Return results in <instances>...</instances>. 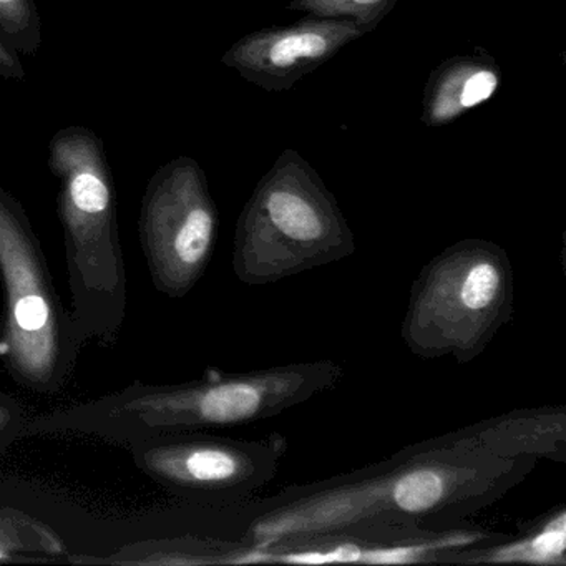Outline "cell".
Instances as JSON below:
<instances>
[{
	"label": "cell",
	"instance_id": "obj_1",
	"mask_svg": "<svg viewBox=\"0 0 566 566\" xmlns=\"http://www.w3.org/2000/svg\"><path fill=\"white\" fill-rule=\"evenodd\" d=\"M536 460L475 450H397L329 479L286 485L241 505L244 542L370 528H450L502 502Z\"/></svg>",
	"mask_w": 566,
	"mask_h": 566
},
{
	"label": "cell",
	"instance_id": "obj_2",
	"mask_svg": "<svg viewBox=\"0 0 566 566\" xmlns=\"http://www.w3.org/2000/svg\"><path fill=\"white\" fill-rule=\"evenodd\" d=\"M356 250L334 195L296 150L286 148L238 218L233 270L248 286H270L347 260Z\"/></svg>",
	"mask_w": 566,
	"mask_h": 566
},
{
	"label": "cell",
	"instance_id": "obj_3",
	"mask_svg": "<svg viewBox=\"0 0 566 566\" xmlns=\"http://www.w3.org/2000/svg\"><path fill=\"white\" fill-rule=\"evenodd\" d=\"M515 314V274L505 248L467 238L433 256L413 280L400 324L403 346L423 360L472 363Z\"/></svg>",
	"mask_w": 566,
	"mask_h": 566
},
{
	"label": "cell",
	"instance_id": "obj_4",
	"mask_svg": "<svg viewBox=\"0 0 566 566\" xmlns=\"http://www.w3.org/2000/svg\"><path fill=\"white\" fill-rule=\"evenodd\" d=\"M505 535L465 523L450 528H370L248 543L234 565H439L450 549Z\"/></svg>",
	"mask_w": 566,
	"mask_h": 566
},
{
	"label": "cell",
	"instance_id": "obj_5",
	"mask_svg": "<svg viewBox=\"0 0 566 566\" xmlns=\"http://www.w3.org/2000/svg\"><path fill=\"white\" fill-rule=\"evenodd\" d=\"M144 224L170 260L178 290H188L210 260L218 211L197 160L180 157L155 174L144 205Z\"/></svg>",
	"mask_w": 566,
	"mask_h": 566
},
{
	"label": "cell",
	"instance_id": "obj_6",
	"mask_svg": "<svg viewBox=\"0 0 566 566\" xmlns=\"http://www.w3.org/2000/svg\"><path fill=\"white\" fill-rule=\"evenodd\" d=\"M366 32L349 21L306 18L287 28L251 32L234 42L221 62L244 81L277 94L323 67Z\"/></svg>",
	"mask_w": 566,
	"mask_h": 566
},
{
	"label": "cell",
	"instance_id": "obj_7",
	"mask_svg": "<svg viewBox=\"0 0 566 566\" xmlns=\"http://www.w3.org/2000/svg\"><path fill=\"white\" fill-rule=\"evenodd\" d=\"M407 450H475L496 459L566 462V406L525 407L469 423Z\"/></svg>",
	"mask_w": 566,
	"mask_h": 566
},
{
	"label": "cell",
	"instance_id": "obj_8",
	"mask_svg": "<svg viewBox=\"0 0 566 566\" xmlns=\"http://www.w3.org/2000/svg\"><path fill=\"white\" fill-rule=\"evenodd\" d=\"M502 72L489 54L455 55L437 65L427 81L422 122L430 128L453 124L499 91Z\"/></svg>",
	"mask_w": 566,
	"mask_h": 566
},
{
	"label": "cell",
	"instance_id": "obj_9",
	"mask_svg": "<svg viewBox=\"0 0 566 566\" xmlns=\"http://www.w3.org/2000/svg\"><path fill=\"white\" fill-rule=\"evenodd\" d=\"M439 565L566 566V505L558 503L536 516L518 535L450 549Z\"/></svg>",
	"mask_w": 566,
	"mask_h": 566
},
{
	"label": "cell",
	"instance_id": "obj_10",
	"mask_svg": "<svg viewBox=\"0 0 566 566\" xmlns=\"http://www.w3.org/2000/svg\"><path fill=\"white\" fill-rule=\"evenodd\" d=\"M397 2L399 0H291L287 9L307 18L349 21L369 34L390 14Z\"/></svg>",
	"mask_w": 566,
	"mask_h": 566
},
{
	"label": "cell",
	"instance_id": "obj_11",
	"mask_svg": "<svg viewBox=\"0 0 566 566\" xmlns=\"http://www.w3.org/2000/svg\"><path fill=\"white\" fill-rule=\"evenodd\" d=\"M0 35L19 55L38 54L42 45V19L34 0H0Z\"/></svg>",
	"mask_w": 566,
	"mask_h": 566
},
{
	"label": "cell",
	"instance_id": "obj_12",
	"mask_svg": "<svg viewBox=\"0 0 566 566\" xmlns=\"http://www.w3.org/2000/svg\"><path fill=\"white\" fill-rule=\"evenodd\" d=\"M0 77L9 81H24L25 69L19 52L0 35Z\"/></svg>",
	"mask_w": 566,
	"mask_h": 566
},
{
	"label": "cell",
	"instance_id": "obj_13",
	"mask_svg": "<svg viewBox=\"0 0 566 566\" xmlns=\"http://www.w3.org/2000/svg\"><path fill=\"white\" fill-rule=\"evenodd\" d=\"M0 558H4V552H0Z\"/></svg>",
	"mask_w": 566,
	"mask_h": 566
}]
</instances>
